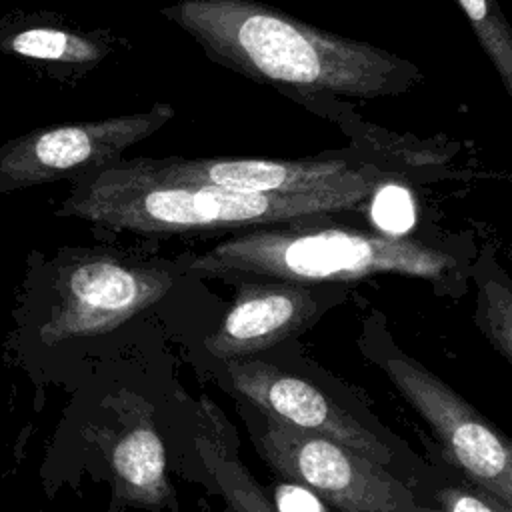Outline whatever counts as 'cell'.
<instances>
[{"mask_svg": "<svg viewBox=\"0 0 512 512\" xmlns=\"http://www.w3.org/2000/svg\"><path fill=\"white\" fill-rule=\"evenodd\" d=\"M374 176L294 194L242 192L212 184L176 182L118 158L72 180L56 216L138 234H188L268 226L356 208L374 190Z\"/></svg>", "mask_w": 512, "mask_h": 512, "instance_id": "obj_2", "label": "cell"}, {"mask_svg": "<svg viewBox=\"0 0 512 512\" xmlns=\"http://www.w3.org/2000/svg\"><path fill=\"white\" fill-rule=\"evenodd\" d=\"M160 14L212 60L262 84L368 100L398 94L422 78L384 48L314 28L256 0H180Z\"/></svg>", "mask_w": 512, "mask_h": 512, "instance_id": "obj_1", "label": "cell"}, {"mask_svg": "<svg viewBox=\"0 0 512 512\" xmlns=\"http://www.w3.org/2000/svg\"><path fill=\"white\" fill-rule=\"evenodd\" d=\"M226 370L234 388L264 416L340 442L382 466L390 462L386 444L310 382L260 360H228Z\"/></svg>", "mask_w": 512, "mask_h": 512, "instance_id": "obj_8", "label": "cell"}, {"mask_svg": "<svg viewBox=\"0 0 512 512\" xmlns=\"http://www.w3.org/2000/svg\"><path fill=\"white\" fill-rule=\"evenodd\" d=\"M0 54L42 68H88L110 54V46L90 32L74 30L40 12L0 14Z\"/></svg>", "mask_w": 512, "mask_h": 512, "instance_id": "obj_11", "label": "cell"}, {"mask_svg": "<svg viewBox=\"0 0 512 512\" xmlns=\"http://www.w3.org/2000/svg\"><path fill=\"white\" fill-rule=\"evenodd\" d=\"M378 364L404 400L436 432L446 458L480 490L512 506V446L456 390L402 352Z\"/></svg>", "mask_w": 512, "mask_h": 512, "instance_id": "obj_7", "label": "cell"}, {"mask_svg": "<svg viewBox=\"0 0 512 512\" xmlns=\"http://www.w3.org/2000/svg\"><path fill=\"white\" fill-rule=\"evenodd\" d=\"M374 222L392 236H400L414 224V200L408 188L400 184H384L372 198Z\"/></svg>", "mask_w": 512, "mask_h": 512, "instance_id": "obj_16", "label": "cell"}, {"mask_svg": "<svg viewBox=\"0 0 512 512\" xmlns=\"http://www.w3.org/2000/svg\"><path fill=\"white\" fill-rule=\"evenodd\" d=\"M196 448L230 512H276L248 468L228 454L226 448L222 450V446L214 444L210 438H198Z\"/></svg>", "mask_w": 512, "mask_h": 512, "instance_id": "obj_13", "label": "cell"}, {"mask_svg": "<svg viewBox=\"0 0 512 512\" xmlns=\"http://www.w3.org/2000/svg\"><path fill=\"white\" fill-rule=\"evenodd\" d=\"M174 116V106L156 102L140 112L52 124L10 138L0 146V194L66 178L74 180L92 168L110 164Z\"/></svg>", "mask_w": 512, "mask_h": 512, "instance_id": "obj_6", "label": "cell"}, {"mask_svg": "<svg viewBox=\"0 0 512 512\" xmlns=\"http://www.w3.org/2000/svg\"><path fill=\"white\" fill-rule=\"evenodd\" d=\"M454 258L418 240L356 228H262L240 232L182 264L200 280L356 282L374 274L438 278Z\"/></svg>", "mask_w": 512, "mask_h": 512, "instance_id": "obj_3", "label": "cell"}, {"mask_svg": "<svg viewBox=\"0 0 512 512\" xmlns=\"http://www.w3.org/2000/svg\"><path fill=\"white\" fill-rule=\"evenodd\" d=\"M42 280L28 276L6 358L16 366L34 350L96 338L162 300L174 276L154 262L106 252H70L44 264Z\"/></svg>", "mask_w": 512, "mask_h": 512, "instance_id": "obj_4", "label": "cell"}, {"mask_svg": "<svg viewBox=\"0 0 512 512\" xmlns=\"http://www.w3.org/2000/svg\"><path fill=\"white\" fill-rule=\"evenodd\" d=\"M254 444L278 474L342 512H432L382 464L320 434L266 416Z\"/></svg>", "mask_w": 512, "mask_h": 512, "instance_id": "obj_5", "label": "cell"}, {"mask_svg": "<svg viewBox=\"0 0 512 512\" xmlns=\"http://www.w3.org/2000/svg\"><path fill=\"white\" fill-rule=\"evenodd\" d=\"M476 322L504 360H512V294L498 282H488L478 294Z\"/></svg>", "mask_w": 512, "mask_h": 512, "instance_id": "obj_15", "label": "cell"}, {"mask_svg": "<svg viewBox=\"0 0 512 512\" xmlns=\"http://www.w3.org/2000/svg\"><path fill=\"white\" fill-rule=\"evenodd\" d=\"M316 310V300L304 284L244 280L204 344L220 360L246 358L300 332Z\"/></svg>", "mask_w": 512, "mask_h": 512, "instance_id": "obj_10", "label": "cell"}, {"mask_svg": "<svg viewBox=\"0 0 512 512\" xmlns=\"http://www.w3.org/2000/svg\"><path fill=\"white\" fill-rule=\"evenodd\" d=\"M110 466L116 492L136 506H162L168 498L166 454L148 420L124 428L112 444Z\"/></svg>", "mask_w": 512, "mask_h": 512, "instance_id": "obj_12", "label": "cell"}, {"mask_svg": "<svg viewBox=\"0 0 512 512\" xmlns=\"http://www.w3.org/2000/svg\"><path fill=\"white\" fill-rule=\"evenodd\" d=\"M152 176L176 182L212 184L242 192L294 194L334 188L370 178V170L346 160L266 158H134Z\"/></svg>", "mask_w": 512, "mask_h": 512, "instance_id": "obj_9", "label": "cell"}, {"mask_svg": "<svg viewBox=\"0 0 512 512\" xmlns=\"http://www.w3.org/2000/svg\"><path fill=\"white\" fill-rule=\"evenodd\" d=\"M432 512H510V506L484 490L452 486L438 494V508Z\"/></svg>", "mask_w": 512, "mask_h": 512, "instance_id": "obj_17", "label": "cell"}, {"mask_svg": "<svg viewBox=\"0 0 512 512\" xmlns=\"http://www.w3.org/2000/svg\"><path fill=\"white\" fill-rule=\"evenodd\" d=\"M276 512H326L322 500L306 486L298 482H284L274 492Z\"/></svg>", "mask_w": 512, "mask_h": 512, "instance_id": "obj_18", "label": "cell"}, {"mask_svg": "<svg viewBox=\"0 0 512 512\" xmlns=\"http://www.w3.org/2000/svg\"><path fill=\"white\" fill-rule=\"evenodd\" d=\"M480 48L492 60L508 94H512V30L498 0H458Z\"/></svg>", "mask_w": 512, "mask_h": 512, "instance_id": "obj_14", "label": "cell"}]
</instances>
